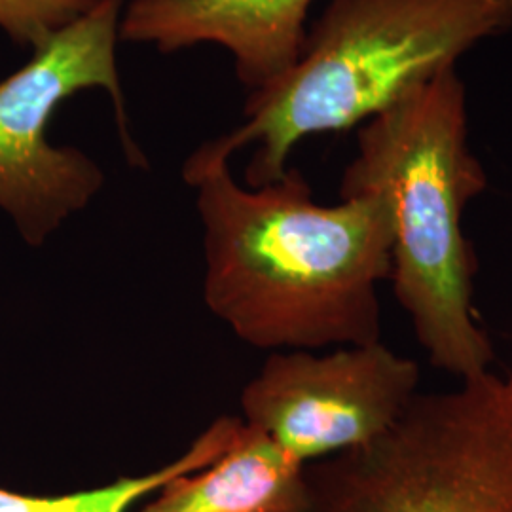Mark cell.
<instances>
[{"instance_id":"7","label":"cell","mask_w":512,"mask_h":512,"mask_svg":"<svg viewBox=\"0 0 512 512\" xmlns=\"http://www.w3.org/2000/svg\"><path fill=\"white\" fill-rule=\"evenodd\" d=\"M313 0H128L120 40L175 54L215 44L234 59L236 76L249 93L287 73L308 37Z\"/></svg>"},{"instance_id":"9","label":"cell","mask_w":512,"mask_h":512,"mask_svg":"<svg viewBox=\"0 0 512 512\" xmlns=\"http://www.w3.org/2000/svg\"><path fill=\"white\" fill-rule=\"evenodd\" d=\"M238 420L222 416L207 427L183 456L158 471L122 476L116 482L73 494L31 495L0 488V512H128L139 499L160 492L177 476L196 473L219 459L234 442Z\"/></svg>"},{"instance_id":"10","label":"cell","mask_w":512,"mask_h":512,"mask_svg":"<svg viewBox=\"0 0 512 512\" xmlns=\"http://www.w3.org/2000/svg\"><path fill=\"white\" fill-rule=\"evenodd\" d=\"M97 4L99 0H0V29L21 48L37 50Z\"/></svg>"},{"instance_id":"3","label":"cell","mask_w":512,"mask_h":512,"mask_svg":"<svg viewBox=\"0 0 512 512\" xmlns=\"http://www.w3.org/2000/svg\"><path fill=\"white\" fill-rule=\"evenodd\" d=\"M511 29L512 0H330L293 67L249 93L241 126L192 156L256 145L245 181L275 183L306 137L363 126Z\"/></svg>"},{"instance_id":"4","label":"cell","mask_w":512,"mask_h":512,"mask_svg":"<svg viewBox=\"0 0 512 512\" xmlns=\"http://www.w3.org/2000/svg\"><path fill=\"white\" fill-rule=\"evenodd\" d=\"M306 473L310 512H512V372L418 393L380 439Z\"/></svg>"},{"instance_id":"2","label":"cell","mask_w":512,"mask_h":512,"mask_svg":"<svg viewBox=\"0 0 512 512\" xmlns=\"http://www.w3.org/2000/svg\"><path fill=\"white\" fill-rule=\"evenodd\" d=\"M488 186L469 145L467 90L446 71L359 129L340 198L378 194L393 220V291L429 363L459 382L492 370L473 304L476 258L463 213Z\"/></svg>"},{"instance_id":"6","label":"cell","mask_w":512,"mask_h":512,"mask_svg":"<svg viewBox=\"0 0 512 512\" xmlns=\"http://www.w3.org/2000/svg\"><path fill=\"white\" fill-rule=\"evenodd\" d=\"M420 365L382 342L327 355L274 351L245 385V421L293 458L336 456L380 439L420 393Z\"/></svg>"},{"instance_id":"5","label":"cell","mask_w":512,"mask_h":512,"mask_svg":"<svg viewBox=\"0 0 512 512\" xmlns=\"http://www.w3.org/2000/svg\"><path fill=\"white\" fill-rule=\"evenodd\" d=\"M126 2L99 0L0 82V209L33 247L84 211L105 186L101 165L84 150L48 141L46 128L61 103L80 92H107L129 162L147 165L129 131L116 57Z\"/></svg>"},{"instance_id":"1","label":"cell","mask_w":512,"mask_h":512,"mask_svg":"<svg viewBox=\"0 0 512 512\" xmlns=\"http://www.w3.org/2000/svg\"><path fill=\"white\" fill-rule=\"evenodd\" d=\"M203 226V298L239 340L293 351L382 342L378 287L391 277L393 220L385 198L313 200L298 169L245 188L228 160L188 156Z\"/></svg>"},{"instance_id":"8","label":"cell","mask_w":512,"mask_h":512,"mask_svg":"<svg viewBox=\"0 0 512 512\" xmlns=\"http://www.w3.org/2000/svg\"><path fill=\"white\" fill-rule=\"evenodd\" d=\"M308 465L241 421L211 465L167 482L141 512H310Z\"/></svg>"}]
</instances>
